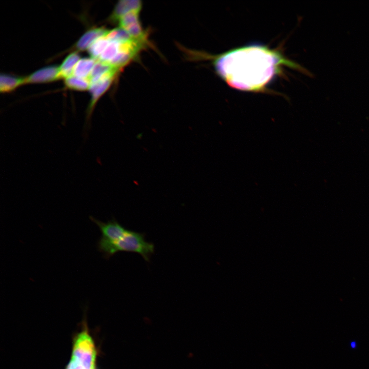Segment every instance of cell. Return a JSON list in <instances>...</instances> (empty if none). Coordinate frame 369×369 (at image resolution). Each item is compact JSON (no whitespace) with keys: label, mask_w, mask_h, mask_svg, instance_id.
Here are the masks:
<instances>
[{"label":"cell","mask_w":369,"mask_h":369,"mask_svg":"<svg viewBox=\"0 0 369 369\" xmlns=\"http://www.w3.org/2000/svg\"><path fill=\"white\" fill-rule=\"evenodd\" d=\"M108 31L109 30L102 27L95 28L88 30L76 43L75 45L76 49L83 51L89 48L96 40L106 36Z\"/></svg>","instance_id":"ba28073f"},{"label":"cell","mask_w":369,"mask_h":369,"mask_svg":"<svg viewBox=\"0 0 369 369\" xmlns=\"http://www.w3.org/2000/svg\"><path fill=\"white\" fill-rule=\"evenodd\" d=\"M217 74L230 87L248 92L262 91L284 65L308 75L304 67L290 61L278 50L253 43L210 57Z\"/></svg>","instance_id":"6da1fadb"},{"label":"cell","mask_w":369,"mask_h":369,"mask_svg":"<svg viewBox=\"0 0 369 369\" xmlns=\"http://www.w3.org/2000/svg\"><path fill=\"white\" fill-rule=\"evenodd\" d=\"M90 219L99 227L102 238L109 241L118 240L126 233L128 229L120 224L114 218L107 222H102L92 216Z\"/></svg>","instance_id":"5b68a950"},{"label":"cell","mask_w":369,"mask_h":369,"mask_svg":"<svg viewBox=\"0 0 369 369\" xmlns=\"http://www.w3.org/2000/svg\"><path fill=\"white\" fill-rule=\"evenodd\" d=\"M109 40L106 35L96 40L88 48L91 57L97 60L109 44Z\"/></svg>","instance_id":"4fadbf2b"},{"label":"cell","mask_w":369,"mask_h":369,"mask_svg":"<svg viewBox=\"0 0 369 369\" xmlns=\"http://www.w3.org/2000/svg\"><path fill=\"white\" fill-rule=\"evenodd\" d=\"M115 76H109L105 77L90 85L89 89L91 97L87 110L86 126L85 127L86 130L90 128V118L96 103L101 95L109 89Z\"/></svg>","instance_id":"277c9868"},{"label":"cell","mask_w":369,"mask_h":369,"mask_svg":"<svg viewBox=\"0 0 369 369\" xmlns=\"http://www.w3.org/2000/svg\"><path fill=\"white\" fill-rule=\"evenodd\" d=\"M79 60V55L76 52L70 54L59 67V77L66 78L73 75L74 67Z\"/></svg>","instance_id":"30bf717a"},{"label":"cell","mask_w":369,"mask_h":369,"mask_svg":"<svg viewBox=\"0 0 369 369\" xmlns=\"http://www.w3.org/2000/svg\"><path fill=\"white\" fill-rule=\"evenodd\" d=\"M96 60L92 57L80 59L74 67L73 76L88 79Z\"/></svg>","instance_id":"9c48e42d"},{"label":"cell","mask_w":369,"mask_h":369,"mask_svg":"<svg viewBox=\"0 0 369 369\" xmlns=\"http://www.w3.org/2000/svg\"><path fill=\"white\" fill-rule=\"evenodd\" d=\"M98 250L108 259L118 252H134L140 254L149 262L154 253V243L146 240V234L128 229L121 238L115 241H109L100 237L97 242Z\"/></svg>","instance_id":"7a4b0ae2"},{"label":"cell","mask_w":369,"mask_h":369,"mask_svg":"<svg viewBox=\"0 0 369 369\" xmlns=\"http://www.w3.org/2000/svg\"><path fill=\"white\" fill-rule=\"evenodd\" d=\"M142 4L137 0H122L119 1L111 14L110 20L118 22L119 19L125 14L134 11H140Z\"/></svg>","instance_id":"52a82bcc"},{"label":"cell","mask_w":369,"mask_h":369,"mask_svg":"<svg viewBox=\"0 0 369 369\" xmlns=\"http://www.w3.org/2000/svg\"><path fill=\"white\" fill-rule=\"evenodd\" d=\"M59 78V67L55 66H47L35 71L24 78V84L47 83Z\"/></svg>","instance_id":"8992f818"},{"label":"cell","mask_w":369,"mask_h":369,"mask_svg":"<svg viewBox=\"0 0 369 369\" xmlns=\"http://www.w3.org/2000/svg\"><path fill=\"white\" fill-rule=\"evenodd\" d=\"M24 78L14 77L6 74H1L0 77V90L1 92H9L24 84Z\"/></svg>","instance_id":"8fae6325"},{"label":"cell","mask_w":369,"mask_h":369,"mask_svg":"<svg viewBox=\"0 0 369 369\" xmlns=\"http://www.w3.org/2000/svg\"><path fill=\"white\" fill-rule=\"evenodd\" d=\"M66 86L71 89L77 91H85L89 89L90 83L88 79L71 76L65 80Z\"/></svg>","instance_id":"7c38bea8"},{"label":"cell","mask_w":369,"mask_h":369,"mask_svg":"<svg viewBox=\"0 0 369 369\" xmlns=\"http://www.w3.org/2000/svg\"><path fill=\"white\" fill-rule=\"evenodd\" d=\"M85 321L73 337L70 358L65 369H98V349Z\"/></svg>","instance_id":"3957f363"}]
</instances>
